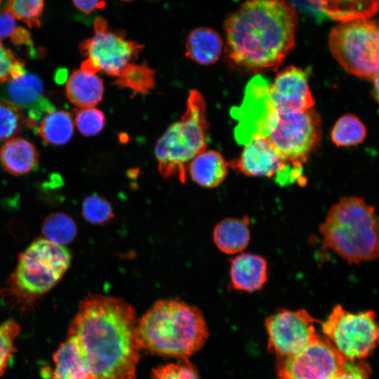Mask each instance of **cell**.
<instances>
[{"label":"cell","instance_id":"6da1fadb","mask_svg":"<svg viewBox=\"0 0 379 379\" xmlns=\"http://www.w3.org/2000/svg\"><path fill=\"white\" fill-rule=\"evenodd\" d=\"M137 322L134 307L122 298L91 294L79 302L67 338L76 345L89 379H135Z\"/></svg>","mask_w":379,"mask_h":379},{"label":"cell","instance_id":"7a4b0ae2","mask_svg":"<svg viewBox=\"0 0 379 379\" xmlns=\"http://www.w3.org/2000/svg\"><path fill=\"white\" fill-rule=\"evenodd\" d=\"M297 26L286 0H246L225 20V53L252 72L276 70L295 47Z\"/></svg>","mask_w":379,"mask_h":379},{"label":"cell","instance_id":"3957f363","mask_svg":"<svg viewBox=\"0 0 379 379\" xmlns=\"http://www.w3.org/2000/svg\"><path fill=\"white\" fill-rule=\"evenodd\" d=\"M231 114L238 121L234 137L239 144L266 138L288 164L295 167L302 168L321 138L320 117L314 107L279 112L269 102L266 84L248 88L242 104L232 108Z\"/></svg>","mask_w":379,"mask_h":379},{"label":"cell","instance_id":"277c9868","mask_svg":"<svg viewBox=\"0 0 379 379\" xmlns=\"http://www.w3.org/2000/svg\"><path fill=\"white\" fill-rule=\"evenodd\" d=\"M208 335L200 310L175 299L157 301L138 320L136 326L140 350L178 359L197 352Z\"/></svg>","mask_w":379,"mask_h":379},{"label":"cell","instance_id":"5b68a950","mask_svg":"<svg viewBox=\"0 0 379 379\" xmlns=\"http://www.w3.org/2000/svg\"><path fill=\"white\" fill-rule=\"evenodd\" d=\"M323 246L350 265L379 258V215L363 198H341L320 225Z\"/></svg>","mask_w":379,"mask_h":379},{"label":"cell","instance_id":"8992f818","mask_svg":"<svg viewBox=\"0 0 379 379\" xmlns=\"http://www.w3.org/2000/svg\"><path fill=\"white\" fill-rule=\"evenodd\" d=\"M68 249L44 238L37 239L19 255L17 265L1 290V298L24 312L51 291L70 266Z\"/></svg>","mask_w":379,"mask_h":379},{"label":"cell","instance_id":"52a82bcc","mask_svg":"<svg viewBox=\"0 0 379 379\" xmlns=\"http://www.w3.org/2000/svg\"><path fill=\"white\" fill-rule=\"evenodd\" d=\"M208 124L206 102L197 90L190 91L180 119L157 140L154 154L162 177L185 182L190 162L207 147Z\"/></svg>","mask_w":379,"mask_h":379},{"label":"cell","instance_id":"ba28073f","mask_svg":"<svg viewBox=\"0 0 379 379\" xmlns=\"http://www.w3.org/2000/svg\"><path fill=\"white\" fill-rule=\"evenodd\" d=\"M328 47L347 73L372 81L379 76V20L340 22L330 32Z\"/></svg>","mask_w":379,"mask_h":379},{"label":"cell","instance_id":"9c48e42d","mask_svg":"<svg viewBox=\"0 0 379 379\" xmlns=\"http://www.w3.org/2000/svg\"><path fill=\"white\" fill-rule=\"evenodd\" d=\"M321 327L347 361L363 360L379 346V324L371 310L355 313L336 305Z\"/></svg>","mask_w":379,"mask_h":379},{"label":"cell","instance_id":"30bf717a","mask_svg":"<svg viewBox=\"0 0 379 379\" xmlns=\"http://www.w3.org/2000/svg\"><path fill=\"white\" fill-rule=\"evenodd\" d=\"M94 34L79 44L85 58L81 69L91 74L102 72L116 78L124 68L138 58L144 46L126 39L123 30H111L100 16L94 21Z\"/></svg>","mask_w":379,"mask_h":379},{"label":"cell","instance_id":"8fae6325","mask_svg":"<svg viewBox=\"0 0 379 379\" xmlns=\"http://www.w3.org/2000/svg\"><path fill=\"white\" fill-rule=\"evenodd\" d=\"M347 360L326 338L302 351L277 357L278 379H335Z\"/></svg>","mask_w":379,"mask_h":379},{"label":"cell","instance_id":"7c38bea8","mask_svg":"<svg viewBox=\"0 0 379 379\" xmlns=\"http://www.w3.org/2000/svg\"><path fill=\"white\" fill-rule=\"evenodd\" d=\"M318 321L304 309H281L265 319L267 349L277 357L296 354L317 341Z\"/></svg>","mask_w":379,"mask_h":379},{"label":"cell","instance_id":"4fadbf2b","mask_svg":"<svg viewBox=\"0 0 379 379\" xmlns=\"http://www.w3.org/2000/svg\"><path fill=\"white\" fill-rule=\"evenodd\" d=\"M244 145L239 157L229 166L244 175L274 178L280 185L293 183L302 176V168L288 164L266 138H254Z\"/></svg>","mask_w":379,"mask_h":379},{"label":"cell","instance_id":"5bb4252c","mask_svg":"<svg viewBox=\"0 0 379 379\" xmlns=\"http://www.w3.org/2000/svg\"><path fill=\"white\" fill-rule=\"evenodd\" d=\"M267 98L272 107L279 112H302L313 108L314 99L308 84V74L290 65L279 72L269 83Z\"/></svg>","mask_w":379,"mask_h":379},{"label":"cell","instance_id":"9a60e30c","mask_svg":"<svg viewBox=\"0 0 379 379\" xmlns=\"http://www.w3.org/2000/svg\"><path fill=\"white\" fill-rule=\"evenodd\" d=\"M267 280V262L263 257L246 253L232 260L230 281L234 289L253 293L262 289Z\"/></svg>","mask_w":379,"mask_h":379},{"label":"cell","instance_id":"2e32d148","mask_svg":"<svg viewBox=\"0 0 379 379\" xmlns=\"http://www.w3.org/2000/svg\"><path fill=\"white\" fill-rule=\"evenodd\" d=\"M223 47V40L216 30L199 27L192 29L187 36L185 55L199 65H209L218 60Z\"/></svg>","mask_w":379,"mask_h":379},{"label":"cell","instance_id":"e0dca14e","mask_svg":"<svg viewBox=\"0 0 379 379\" xmlns=\"http://www.w3.org/2000/svg\"><path fill=\"white\" fill-rule=\"evenodd\" d=\"M229 163L215 150H205L189 164L187 172L192 180L206 188L219 186L226 178Z\"/></svg>","mask_w":379,"mask_h":379},{"label":"cell","instance_id":"ac0fdd59","mask_svg":"<svg viewBox=\"0 0 379 379\" xmlns=\"http://www.w3.org/2000/svg\"><path fill=\"white\" fill-rule=\"evenodd\" d=\"M69 100L79 108L94 107L102 98V79L82 69L74 71L66 83Z\"/></svg>","mask_w":379,"mask_h":379},{"label":"cell","instance_id":"d6986e66","mask_svg":"<svg viewBox=\"0 0 379 379\" xmlns=\"http://www.w3.org/2000/svg\"><path fill=\"white\" fill-rule=\"evenodd\" d=\"M328 18L339 22L368 19L379 12V0H307Z\"/></svg>","mask_w":379,"mask_h":379},{"label":"cell","instance_id":"ffe728a7","mask_svg":"<svg viewBox=\"0 0 379 379\" xmlns=\"http://www.w3.org/2000/svg\"><path fill=\"white\" fill-rule=\"evenodd\" d=\"M39 153L35 146L22 138H13L0 149V161L4 169L15 175L32 171L38 164Z\"/></svg>","mask_w":379,"mask_h":379},{"label":"cell","instance_id":"44dd1931","mask_svg":"<svg viewBox=\"0 0 379 379\" xmlns=\"http://www.w3.org/2000/svg\"><path fill=\"white\" fill-rule=\"evenodd\" d=\"M248 217L226 218L218 222L213 230V241L218 248L227 254L244 251L248 245L251 234Z\"/></svg>","mask_w":379,"mask_h":379},{"label":"cell","instance_id":"7402d4cb","mask_svg":"<svg viewBox=\"0 0 379 379\" xmlns=\"http://www.w3.org/2000/svg\"><path fill=\"white\" fill-rule=\"evenodd\" d=\"M51 379H89L88 372L72 341L67 338L53 356Z\"/></svg>","mask_w":379,"mask_h":379},{"label":"cell","instance_id":"603a6c76","mask_svg":"<svg viewBox=\"0 0 379 379\" xmlns=\"http://www.w3.org/2000/svg\"><path fill=\"white\" fill-rule=\"evenodd\" d=\"M74 121L71 114L63 110L47 109L39 124V133L47 143L63 145L72 138Z\"/></svg>","mask_w":379,"mask_h":379},{"label":"cell","instance_id":"cb8c5ba5","mask_svg":"<svg viewBox=\"0 0 379 379\" xmlns=\"http://www.w3.org/2000/svg\"><path fill=\"white\" fill-rule=\"evenodd\" d=\"M43 91L41 79L25 69L8 79V96L11 102L19 108L31 107L39 102Z\"/></svg>","mask_w":379,"mask_h":379},{"label":"cell","instance_id":"d4e9b609","mask_svg":"<svg viewBox=\"0 0 379 379\" xmlns=\"http://www.w3.org/2000/svg\"><path fill=\"white\" fill-rule=\"evenodd\" d=\"M154 71L147 65L130 63L115 78L114 84L135 93L146 95L155 86Z\"/></svg>","mask_w":379,"mask_h":379},{"label":"cell","instance_id":"484cf974","mask_svg":"<svg viewBox=\"0 0 379 379\" xmlns=\"http://www.w3.org/2000/svg\"><path fill=\"white\" fill-rule=\"evenodd\" d=\"M41 232L44 239L64 246L74 239L77 227L71 217L64 213L55 212L46 216L41 226Z\"/></svg>","mask_w":379,"mask_h":379},{"label":"cell","instance_id":"4316f807","mask_svg":"<svg viewBox=\"0 0 379 379\" xmlns=\"http://www.w3.org/2000/svg\"><path fill=\"white\" fill-rule=\"evenodd\" d=\"M366 136V128L355 115L347 114L340 117L331 133L332 142L338 147H347L361 143Z\"/></svg>","mask_w":379,"mask_h":379},{"label":"cell","instance_id":"83f0119b","mask_svg":"<svg viewBox=\"0 0 379 379\" xmlns=\"http://www.w3.org/2000/svg\"><path fill=\"white\" fill-rule=\"evenodd\" d=\"M44 0H7L6 10L29 27L41 26Z\"/></svg>","mask_w":379,"mask_h":379},{"label":"cell","instance_id":"f1b7e54d","mask_svg":"<svg viewBox=\"0 0 379 379\" xmlns=\"http://www.w3.org/2000/svg\"><path fill=\"white\" fill-rule=\"evenodd\" d=\"M24 117L20 108L12 102L0 100V141H7L21 131Z\"/></svg>","mask_w":379,"mask_h":379},{"label":"cell","instance_id":"f546056e","mask_svg":"<svg viewBox=\"0 0 379 379\" xmlns=\"http://www.w3.org/2000/svg\"><path fill=\"white\" fill-rule=\"evenodd\" d=\"M82 215L88 222L103 225L114 217L111 204L104 197L96 194L85 198L82 204Z\"/></svg>","mask_w":379,"mask_h":379},{"label":"cell","instance_id":"4dcf8cb0","mask_svg":"<svg viewBox=\"0 0 379 379\" xmlns=\"http://www.w3.org/2000/svg\"><path fill=\"white\" fill-rule=\"evenodd\" d=\"M20 327L13 319L0 324V377L4 374L16 350L15 341Z\"/></svg>","mask_w":379,"mask_h":379},{"label":"cell","instance_id":"1f68e13d","mask_svg":"<svg viewBox=\"0 0 379 379\" xmlns=\"http://www.w3.org/2000/svg\"><path fill=\"white\" fill-rule=\"evenodd\" d=\"M151 379H200L197 368L188 358L159 366L152 370Z\"/></svg>","mask_w":379,"mask_h":379},{"label":"cell","instance_id":"d6a6232c","mask_svg":"<svg viewBox=\"0 0 379 379\" xmlns=\"http://www.w3.org/2000/svg\"><path fill=\"white\" fill-rule=\"evenodd\" d=\"M105 116L95 107L79 108L76 110L74 122L81 133L93 136L99 133L105 125Z\"/></svg>","mask_w":379,"mask_h":379},{"label":"cell","instance_id":"836d02e7","mask_svg":"<svg viewBox=\"0 0 379 379\" xmlns=\"http://www.w3.org/2000/svg\"><path fill=\"white\" fill-rule=\"evenodd\" d=\"M22 69V63L0 41V82L8 80Z\"/></svg>","mask_w":379,"mask_h":379},{"label":"cell","instance_id":"e575fe53","mask_svg":"<svg viewBox=\"0 0 379 379\" xmlns=\"http://www.w3.org/2000/svg\"><path fill=\"white\" fill-rule=\"evenodd\" d=\"M370 366L362 360L347 361L335 379H370Z\"/></svg>","mask_w":379,"mask_h":379},{"label":"cell","instance_id":"d590c367","mask_svg":"<svg viewBox=\"0 0 379 379\" xmlns=\"http://www.w3.org/2000/svg\"><path fill=\"white\" fill-rule=\"evenodd\" d=\"M16 27L14 17L6 9L0 11V41L11 37Z\"/></svg>","mask_w":379,"mask_h":379},{"label":"cell","instance_id":"8d00e7d4","mask_svg":"<svg viewBox=\"0 0 379 379\" xmlns=\"http://www.w3.org/2000/svg\"><path fill=\"white\" fill-rule=\"evenodd\" d=\"M74 6L81 13L88 15L96 9L102 8L105 2L101 0H72Z\"/></svg>","mask_w":379,"mask_h":379},{"label":"cell","instance_id":"74e56055","mask_svg":"<svg viewBox=\"0 0 379 379\" xmlns=\"http://www.w3.org/2000/svg\"><path fill=\"white\" fill-rule=\"evenodd\" d=\"M10 38L15 44H28L31 42L29 32L21 27H17Z\"/></svg>","mask_w":379,"mask_h":379},{"label":"cell","instance_id":"f35d334b","mask_svg":"<svg viewBox=\"0 0 379 379\" xmlns=\"http://www.w3.org/2000/svg\"><path fill=\"white\" fill-rule=\"evenodd\" d=\"M373 95L375 100L379 102V76L373 81Z\"/></svg>","mask_w":379,"mask_h":379},{"label":"cell","instance_id":"ab89813d","mask_svg":"<svg viewBox=\"0 0 379 379\" xmlns=\"http://www.w3.org/2000/svg\"><path fill=\"white\" fill-rule=\"evenodd\" d=\"M122 1H126V2H128V1H134V0H121Z\"/></svg>","mask_w":379,"mask_h":379},{"label":"cell","instance_id":"60d3db41","mask_svg":"<svg viewBox=\"0 0 379 379\" xmlns=\"http://www.w3.org/2000/svg\"><path fill=\"white\" fill-rule=\"evenodd\" d=\"M1 0H0V4H1Z\"/></svg>","mask_w":379,"mask_h":379}]
</instances>
